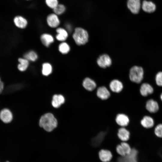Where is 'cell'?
Returning a JSON list of instances; mask_svg holds the SVG:
<instances>
[{"label":"cell","mask_w":162,"mask_h":162,"mask_svg":"<svg viewBox=\"0 0 162 162\" xmlns=\"http://www.w3.org/2000/svg\"><path fill=\"white\" fill-rule=\"evenodd\" d=\"M57 121L51 113H46L41 116L39 122V126L45 130L51 132L56 128L57 125Z\"/></svg>","instance_id":"1"},{"label":"cell","mask_w":162,"mask_h":162,"mask_svg":"<svg viewBox=\"0 0 162 162\" xmlns=\"http://www.w3.org/2000/svg\"><path fill=\"white\" fill-rule=\"evenodd\" d=\"M72 37L76 44L80 46L84 45L88 42V35L87 31L84 29L77 27L75 29Z\"/></svg>","instance_id":"2"},{"label":"cell","mask_w":162,"mask_h":162,"mask_svg":"<svg viewBox=\"0 0 162 162\" xmlns=\"http://www.w3.org/2000/svg\"><path fill=\"white\" fill-rule=\"evenodd\" d=\"M143 75L144 70L141 67L134 66L132 67L130 70V79L134 82L140 83L143 79Z\"/></svg>","instance_id":"3"},{"label":"cell","mask_w":162,"mask_h":162,"mask_svg":"<svg viewBox=\"0 0 162 162\" xmlns=\"http://www.w3.org/2000/svg\"><path fill=\"white\" fill-rule=\"evenodd\" d=\"M138 151L135 148H132L130 153L118 158V162H138Z\"/></svg>","instance_id":"4"},{"label":"cell","mask_w":162,"mask_h":162,"mask_svg":"<svg viewBox=\"0 0 162 162\" xmlns=\"http://www.w3.org/2000/svg\"><path fill=\"white\" fill-rule=\"evenodd\" d=\"M46 21L48 26L51 28H57L60 24V21L58 15L53 13L47 16Z\"/></svg>","instance_id":"5"},{"label":"cell","mask_w":162,"mask_h":162,"mask_svg":"<svg viewBox=\"0 0 162 162\" xmlns=\"http://www.w3.org/2000/svg\"><path fill=\"white\" fill-rule=\"evenodd\" d=\"M97 63L100 67L105 68L111 65L112 60L109 55L104 54L100 56L98 58Z\"/></svg>","instance_id":"6"},{"label":"cell","mask_w":162,"mask_h":162,"mask_svg":"<svg viewBox=\"0 0 162 162\" xmlns=\"http://www.w3.org/2000/svg\"><path fill=\"white\" fill-rule=\"evenodd\" d=\"M13 118L12 113L9 109L4 108L0 112V119L3 122L8 123L11 122Z\"/></svg>","instance_id":"7"},{"label":"cell","mask_w":162,"mask_h":162,"mask_svg":"<svg viewBox=\"0 0 162 162\" xmlns=\"http://www.w3.org/2000/svg\"><path fill=\"white\" fill-rule=\"evenodd\" d=\"M127 6L132 13L134 14L138 13L140 9V0H128Z\"/></svg>","instance_id":"8"},{"label":"cell","mask_w":162,"mask_h":162,"mask_svg":"<svg viewBox=\"0 0 162 162\" xmlns=\"http://www.w3.org/2000/svg\"><path fill=\"white\" fill-rule=\"evenodd\" d=\"M56 32L57 34L56 36V39L58 41L61 42L65 41L68 37V32L64 28L58 27L56 28Z\"/></svg>","instance_id":"9"},{"label":"cell","mask_w":162,"mask_h":162,"mask_svg":"<svg viewBox=\"0 0 162 162\" xmlns=\"http://www.w3.org/2000/svg\"><path fill=\"white\" fill-rule=\"evenodd\" d=\"M116 121L118 125L124 127L128 125L129 122V119L128 116L126 115L121 113L116 116Z\"/></svg>","instance_id":"10"},{"label":"cell","mask_w":162,"mask_h":162,"mask_svg":"<svg viewBox=\"0 0 162 162\" xmlns=\"http://www.w3.org/2000/svg\"><path fill=\"white\" fill-rule=\"evenodd\" d=\"M14 21L15 26L18 28L21 29L26 28L28 24L27 19L20 16H16L14 19Z\"/></svg>","instance_id":"11"},{"label":"cell","mask_w":162,"mask_h":162,"mask_svg":"<svg viewBox=\"0 0 162 162\" xmlns=\"http://www.w3.org/2000/svg\"><path fill=\"white\" fill-rule=\"evenodd\" d=\"M122 83L117 80H114L112 81L110 84V88L113 92L119 93L121 92L123 88Z\"/></svg>","instance_id":"12"},{"label":"cell","mask_w":162,"mask_h":162,"mask_svg":"<svg viewBox=\"0 0 162 162\" xmlns=\"http://www.w3.org/2000/svg\"><path fill=\"white\" fill-rule=\"evenodd\" d=\"M154 91L152 86L149 84L144 83L141 86L140 92L141 94L143 96H146L152 94Z\"/></svg>","instance_id":"13"},{"label":"cell","mask_w":162,"mask_h":162,"mask_svg":"<svg viewBox=\"0 0 162 162\" xmlns=\"http://www.w3.org/2000/svg\"><path fill=\"white\" fill-rule=\"evenodd\" d=\"M98 97L103 100L108 99L110 96V93L108 89L105 86L99 87L97 91Z\"/></svg>","instance_id":"14"},{"label":"cell","mask_w":162,"mask_h":162,"mask_svg":"<svg viewBox=\"0 0 162 162\" xmlns=\"http://www.w3.org/2000/svg\"><path fill=\"white\" fill-rule=\"evenodd\" d=\"M147 110L151 113H154L157 112L159 107L158 103L153 99L148 100L146 104Z\"/></svg>","instance_id":"15"},{"label":"cell","mask_w":162,"mask_h":162,"mask_svg":"<svg viewBox=\"0 0 162 162\" xmlns=\"http://www.w3.org/2000/svg\"><path fill=\"white\" fill-rule=\"evenodd\" d=\"M42 44L46 47H49L54 41V38L50 34L45 33L42 34L40 37Z\"/></svg>","instance_id":"16"},{"label":"cell","mask_w":162,"mask_h":162,"mask_svg":"<svg viewBox=\"0 0 162 162\" xmlns=\"http://www.w3.org/2000/svg\"><path fill=\"white\" fill-rule=\"evenodd\" d=\"M65 101L64 97L61 94H55L52 97V106L55 108L59 107Z\"/></svg>","instance_id":"17"},{"label":"cell","mask_w":162,"mask_h":162,"mask_svg":"<svg viewBox=\"0 0 162 162\" xmlns=\"http://www.w3.org/2000/svg\"><path fill=\"white\" fill-rule=\"evenodd\" d=\"M99 156L100 160L103 162H108L111 159L112 154L109 150L102 149L99 152Z\"/></svg>","instance_id":"18"},{"label":"cell","mask_w":162,"mask_h":162,"mask_svg":"<svg viewBox=\"0 0 162 162\" xmlns=\"http://www.w3.org/2000/svg\"><path fill=\"white\" fill-rule=\"evenodd\" d=\"M82 85L86 90L91 91L93 90L96 87L95 82L91 79L87 77L83 80Z\"/></svg>","instance_id":"19"},{"label":"cell","mask_w":162,"mask_h":162,"mask_svg":"<svg viewBox=\"0 0 162 162\" xmlns=\"http://www.w3.org/2000/svg\"><path fill=\"white\" fill-rule=\"evenodd\" d=\"M117 135L121 140L125 142L129 139L130 133L128 130L122 127L118 129Z\"/></svg>","instance_id":"20"},{"label":"cell","mask_w":162,"mask_h":162,"mask_svg":"<svg viewBox=\"0 0 162 162\" xmlns=\"http://www.w3.org/2000/svg\"><path fill=\"white\" fill-rule=\"evenodd\" d=\"M142 7L145 12L151 13L154 12L156 9L155 4L150 1H144L142 3Z\"/></svg>","instance_id":"21"},{"label":"cell","mask_w":162,"mask_h":162,"mask_svg":"<svg viewBox=\"0 0 162 162\" xmlns=\"http://www.w3.org/2000/svg\"><path fill=\"white\" fill-rule=\"evenodd\" d=\"M141 124L144 128H149L153 127L154 122L152 117L149 116H145L141 120Z\"/></svg>","instance_id":"22"},{"label":"cell","mask_w":162,"mask_h":162,"mask_svg":"<svg viewBox=\"0 0 162 162\" xmlns=\"http://www.w3.org/2000/svg\"><path fill=\"white\" fill-rule=\"evenodd\" d=\"M18 61L19 63L17 66L18 69L22 72L26 70L29 65V61L24 58H19Z\"/></svg>","instance_id":"23"},{"label":"cell","mask_w":162,"mask_h":162,"mask_svg":"<svg viewBox=\"0 0 162 162\" xmlns=\"http://www.w3.org/2000/svg\"><path fill=\"white\" fill-rule=\"evenodd\" d=\"M106 134L105 132H100L94 137L92 140V144L93 146H99L104 140Z\"/></svg>","instance_id":"24"},{"label":"cell","mask_w":162,"mask_h":162,"mask_svg":"<svg viewBox=\"0 0 162 162\" xmlns=\"http://www.w3.org/2000/svg\"><path fill=\"white\" fill-rule=\"evenodd\" d=\"M52 67L49 63H44L42 65V74L47 76L50 74L52 72Z\"/></svg>","instance_id":"25"},{"label":"cell","mask_w":162,"mask_h":162,"mask_svg":"<svg viewBox=\"0 0 162 162\" xmlns=\"http://www.w3.org/2000/svg\"><path fill=\"white\" fill-rule=\"evenodd\" d=\"M24 58L28 61L34 62L37 59L38 56L35 51L31 50L25 53L24 55Z\"/></svg>","instance_id":"26"},{"label":"cell","mask_w":162,"mask_h":162,"mask_svg":"<svg viewBox=\"0 0 162 162\" xmlns=\"http://www.w3.org/2000/svg\"><path fill=\"white\" fill-rule=\"evenodd\" d=\"M58 50L62 54H65L69 52L70 47L69 44L66 42H62L59 45Z\"/></svg>","instance_id":"27"},{"label":"cell","mask_w":162,"mask_h":162,"mask_svg":"<svg viewBox=\"0 0 162 162\" xmlns=\"http://www.w3.org/2000/svg\"><path fill=\"white\" fill-rule=\"evenodd\" d=\"M52 10L53 13L59 16L65 12L66 8L63 4H59Z\"/></svg>","instance_id":"28"},{"label":"cell","mask_w":162,"mask_h":162,"mask_svg":"<svg viewBox=\"0 0 162 162\" xmlns=\"http://www.w3.org/2000/svg\"><path fill=\"white\" fill-rule=\"evenodd\" d=\"M45 2L47 7L52 9L59 4L58 0H45Z\"/></svg>","instance_id":"29"},{"label":"cell","mask_w":162,"mask_h":162,"mask_svg":"<svg viewBox=\"0 0 162 162\" xmlns=\"http://www.w3.org/2000/svg\"><path fill=\"white\" fill-rule=\"evenodd\" d=\"M154 132L157 136L162 138V124H158L155 127Z\"/></svg>","instance_id":"30"},{"label":"cell","mask_w":162,"mask_h":162,"mask_svg":"<svg viewBox=\"0 0 162 162\" xmlns=\"http://www.w3.org/2000/svg\"><path fill=\"white\" fill-rule=\"evenodd\" d=\"M155 82L157 85L159 86H162V72H159L155 76Z\"/></svg>","instance_id":"31"},{"label":"cell","mask_w":162,"mask_h":162,"mask_svg":"<svg viewBox=\"0 0 162 162\" xmlns=\"http://www.w3.org/2000/svg\"><path fill=\"white\" fill-rule=\"evenodd\" d=\"M121 145L122 147L126 154H129L130 153L132 149L128 144L124 142H122Z\"/></svg>","instance_id":"32"},{"label":"cell","mask_w":162,"mask_h":162,"mask_svg":"<svg viewBox=\"0 0 162 162\" xmlns=\"http://www.w3.org/2000/svg\"><path fill=\"white\" fill-rule=\"evenodd\" d=\"M117 153L121 156H124L126 155V153L121 145H118L116 148Z\"/></svg>","instance_id":"33"},{"label":"cell","mask_w":162,"mask_h":162,"mask_svg":"<svg viewBox=\"0 0 162 162\" xmlns=\"http://www.w3.org/2000/svg\"><path fill=\"white\" fill-rule=\"evenodd\" d=\"M65 28L67 31L68 32H70L72 30L71 26V25L68 23L66 24L65 25Z\"/></svg>","instance_id":"34"},{"label":"cell","mask_w":162,"mask_h":162,"mask_svg":"<svg viewBox=\"0 0 162 162\" xmlns=\"http://www.w3.org/2000/svg\"><path fill=\"white\" fill-rule=\"evenodd\" d=\"M4 88V84L0 78V94L3 92Z\"/></svg>","instance_id":"35"},{"label":"cell","mask_w":162,"mask_h":162,"mask_svg":"<svg viewBox=\"0 0 162 162\" xmlns=\"http://www.w3.org/2000/svg\"><path fill=\"white\" fill-rule=\"evenodd\" d=\"M160 98L161 100L162 101V93L160 95Z\"/></svg>","instance_id":"36"},{"label":"cell","mask_w":162,"mask_h":162,"mask_svg":"<svg viewBox=\"0 0 162 162\" xmlns=\"http://www.w3.org/2000/svg\"><path fill=\"white\" fill-rule=\"evenodd\" d=\"M27 0V1H28V0Z\"/></svg>","instance_id":"37"},{"label":"cell","mask_w":162,"mask_h":162,"mask_svg":"<svg viewBox=\"0 0 162 162\" xmlns=\"http://www.w3.org/2000/svg\"></svg>","instance_id":"38"}]
</instances>
